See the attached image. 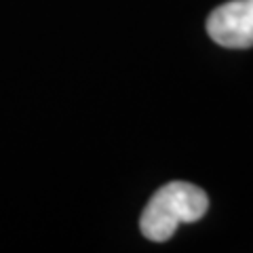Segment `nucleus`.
<instances>
[{"label": "nucleus", "mask_w": 253, "mask_h": 253, "mask_svg": "<svg viewBox=\"0 0 253 253\" xmlns=\"http://www.w3.org/2000/svg\"><path fill=\"white\" fill-rule=\"evenodd\" d=\"M209 209V196L203 188L188 181H171L158 188L139 217V230L148 241L165 243L179 224L199 221Z\"/></svg>", "instance_id": "f257e3e1"}, {"label": "nucleus", "mask_w": 253, "mask_h": 253, "mask_svg": "<svg viewBox=\"0 0 253 253\" xmlns=\"http://www.w3.org/2000/svg\"><path fill=\"white\" fill-rule=\"evenodd\" d=\"M207 34L224 49L253 46V0H230L207 17Z\"/></svg>", "instance_id": "f03ea898"}]
</instances>
